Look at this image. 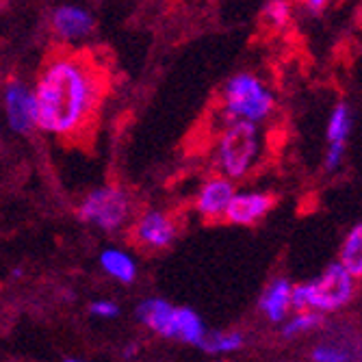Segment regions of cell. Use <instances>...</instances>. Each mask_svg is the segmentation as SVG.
<instances>
[{
    "mask_svg": "<svg viewBox=\"0 0 362 362\" xmlns=\"http://www.w3.org/2000/svg\"><path fill=\"white\" fill-rule=\"evenodd\" d=\"M109 89V72L89 50H52L35 87V124L52 137L78 144L91 137Z\"/></svg>",
    "mask_w": 362,
    "mask_h": 362,
    "instance_id": "cell-1",
    "label": "cell"
},
{
    "mask_svg": "<svg viewBox=\"0 0 362 362\" xmlns=\"http://www.w3.org/2000/svg\"><path fill=\"white\" fill-rule=\"evenodd\" d=\"M354 276L341 265L332 262L317 280L300 286H291V308L334 313L347 306L354 298Z\"/></svg>",
    "mask_w": 362,
    "mask_h": 362,
    "instance_id": "cell-2",
    "label": "cell"
},
{
    "mask_svg": "<svg viewBox=\"0 0 362 362\" xmlns=\"http://www.w3.org/2000/svg\"><path fill=\"white\" fill-rule=\"evenodd\" d=\"M260 133L256 122L235 119L217 141V160L226 178L245 176L258 158Z\"/></svg>",
    "mask_w": 362,
    "mask_h": 362,
    "instance_id": "cell-3",
    "label": "cell"
},
{
    "mask_svg": "<svg viewBox=\"0 0 362 362\" xmlns=\"http://www.w3.org/2000/svg\"><path fill=\"white\" fill-rule=\"evenodd\" d=\"M274 93L262 85L254 74H237L230 78L223 89V115L235 119L247 122H262L274 111Z\"/></svg>",
    "mask_w": 362,
    "mask_h": 362,
    "instance_id": "cell-4",
    "label": "cell"
},
{
    "mask_svg": "<svg viewBox=\"0 0 362 362\" xmlns=\"http://www.w3.org/2000/svg\"><path fill=\"white\" fill-rule=\"evenodd\" d=\"M130 215V197L117 187H103L91 191L78 206V217L100 230H119Z\"/></svg>",
    "mask_w": 362,
    "mask_h": 362,
    "instance_id": "cell-5",
    "label": "cell"
},
{
    "mask_svg": "<svg viewBox=\"0 0 362 362\" xmlns=\"http://www.w3.org/2000/svg\"><path fill=\"white\" fill-rule=\"evenodd\" d=\"M276 206L274 193H235L223 213V221L235 226H254Z\"/></svg>",
    "mask_w": 362,
    "mask_h": 362,
    "instance_id": "cell-6",
    "label": "cell"
},
{
    "mask_svg": "<svg viewBox=\"0 0 362 362\" xmlns=\"http://www.w3.org/2000/svg\"><path fill=\"white\" fill-rule=\"evenodd\" d=\"M7 119L16 133H28L35 124V95L20 81H9L5 87Z\"/></svg>",
    "mask_w": 362,
    "mask_h": 362,
    "instance_id": "cell-7",
    "label": "cell"
},
{
    "mask_svg": "<svg viewBox=\"0 0 362 362\" xmlns=\"http://www.w3.org/2000/svg\"><path fill=\"white\" fill-rule=\"evenodd\" d=\"M133 237L144 247L163 250V247L172 245V241L176 237V223L165 213L148 211L137 219V223L133 228Z\"/></svg>",
    "mask_w": 362,
    "mask_h": 362,
    "instance_id": "cell-8",
    "label": "cell"
},
{
    "mask_svg": "<svg viewBox=\"0 0 362 362\" xmlns=\"http://www.w3.org/2000/svg\"><path fill=\"white\" fill-rule=\"evenodd\" d=\"M137 319L144 325H148L150 330L156 332L158 337L176 339V332H178V308H174L165 300H158V298L146 300L137 308Z\"/></svg>",
    "mask_w": 362,
    "mask_h": 362,
    "instance_id": "cell-9",
    "label": "cell"
},
{
    "mask_svg": "<svg viewBox=\"0 0 362 362\" xmlns=\"http://www.w3.org/2000/svg\"><path fill=\"white\" fill-rule=\"evenodd\" d=\"M349 133H351V111L345 103H341L332 111L330 124H327V144H330V150H327L325 156V168L330 172L339 170L341 165Z\"/></svg>",
    "mask_w": 362,
    "mask_h": 362,
    "instance_id": "cell-10",
    "label": "cell"
},
{
    "mask_svg": "<svg viewBox=\"0 0 362 362\" xmlns=\"http://www.w3.org/2000/svg\"><path fill=\"white\" fill-rule=\"evenodd\" d=\"M233 195H235L233 182L226 178H213L200 189V193H197V202H195L197 213L206 221H219L223 219L226 206Z\"/></svg>",
    "mask_w": 362,
    "mask_h": 362,
    "instance_id": "cell-11",
    "label": "cell"
},
{
    "mask_svg": "<svg viewBox=\"0 0 362 362\" xmlns=\"http://www.w3.org/2000/svg\"><path fill=\"white\" fill-rule=\"evenodd\" d=\"M52 28L63 40H81L93 28V18L81 7L63 5L52 13Z\"/></svg>",
    "mask_w": 362,
    "mask_h": 362,
    "instance_id": "cell-12",
    "label": "cell"
},
{
    "mask_svg": "<svg viewBox=\"0 0 362 362\" xmlns=\"http://www.w3.org/2000/svg\"><path fill=\"white\" fill-rule=\"evenodd\" d=\"M291 308V284L284 278H278L269 284V288L262 293L260 310L267 315L269 321L280 323L284 321L286 313Z\"/></svg>",
    "mask_w": 362,
    "mask_h": 362,
    "instance_id": "cell-13",
    "label": "cell"
},
{
    "mask_svg": "<svg viewBox=\"0 0 362 362\" xmlns=\"http://www.w3.org/2000/svg\"><path fill=\"white\" fill-rule=\"evenodd\" d=\"M100 265L111 278H115L119 282L128 284V282H133L137 278L135 260L122 250H105L103 256H100Z\"/></svg>",
    "mask_w": 362,
    "mask_h": 362,
    "instance_id": "cell-14",
    "label": "cell"
},
{
    "mask_svg": "<svg viewBox=\"0 0 362 362\" xmlns=\"http://www.w3.org/2000/svg\"><path fill=\"white\" fill-rule=\"evenodd\" d=\"M341 265L354 276H362V226L356 223L341 247Z\"/></svg>",
    "mask_w": 362,
    "mask_h": 362,
    "instance_id": "cell-15",
    "label": "cell"
},
{
    "mask_svg": "<svg viewBox=\"0 0 362 362\" xmlns=\"http://www.w3.org/2000/svg\"><path fill=\"white\" fill-rule=\"evenodd\" d=\"M206 337V330H204V323L202 319L197 317L193 310L189 308H178V332H176V339L189 343V345H197L204 341Z\"/></svg>",
    "mask_w": 362,
    "mask_h": 362,
    "instance_id": "cell-16",
    "label": "cell"
},
{
    "mask_svg": "<svg viewBox=\"0 0 362 362\" xmlns=\"http://www.w3.org/2000/svg\"><path fill=\"white\" fill-rule=\"evenodd\" d=\"M291 22V3L288 0H269L262 7L260 24L267 33H280Z\"/></svg>",
    "mask_w": 362,
    "mask_h": 362,
    "instance_id": "cell-17",
    "label": "cell"
},
{
    "mask_svg": "<svg viewBox=\"0 0 362 362\" xmlns=\"http://www.w3.org/2000/svg\"><path fill=\"white\" fill-rule=\"evenodd\" d=\"M243 334L241 332H217V334H206L200 347L209 354H230L239 351L243 347Z\"/></svg>",
    "mask_w": 362,
    "mask_h": 362,
    "instance_id": "cell-18",
    "label": "cell"
},
{
    "mask_svg": "<svg viewBox=\"0 0 362 362\" xmlns=\"http://www.w3.org/2000/svg\"><path fill=\"white\" fill-rule=\"evenodd\" d=\"M321 321H323V317H321V313H317V310H310V308L298 310V315H295L293 319H288V321L284 323L282 334H284L286 339H293V337H298V334H304V332L315 330V327L321 325Z\"/></svg>",
    "mask_w": 362,
    "mask_h": 362,
    "instance_id": "cell-19",
    "label": "cell"
},
{
    "mask_svg": "<svg viewBox=\"0 0 362 362\" xmlns=\"http://www.w3.org/2000/svg\"><path fill=\"white\" fill-rule=\"evenodd\" d=\"M349 358H351L349 349L341 343H321L313 351V360L319 362H345Z\"/></svg>",
    "mask_w": 362,
    "mask_h": 362,
    "instance_id": "cell-20",
    "label": "cell"
},
{
    "mask_svg": "<svg viewBox=\"0 0 362 362\" xmlns=\"http://www.w3.org/2000/svg\"><path fill=\"white\" fill-rule=\"evenodd\" d=\"M95 317H100V319H115L119 315V306L109 302V300H100V302H93L91 308H89Z\"/></svg>",
    "mask_w": 362,
    "mask_h": 362,
    "instance_id": "cell-21",
    "label": "cell"
},
{
    "mask_svg": "<svg viewBox=\"0 0 362 362\" xmlns=\"http://www.w3.org/2000/svg\"><path fill=\"white\" fill-rule=\"evenodd\" d=\"M300 3L310 16H321L327 7L332 5V0H300Z\"/></svg>",
    "mask_w": 362,
    "mask_h": 362,
    "instance_id": "cell-22",
    "label": "cell"
}]
</instances>
